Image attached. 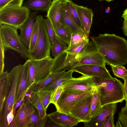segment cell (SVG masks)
Masks as SVG:
<instances>
[{
    "instance_id": "5bb4252c",
    "label": "cell",
    "mask_w": 127,
    "mask_h": 127,
    "mask_svg": "<svg viewBox=\"0 0 127 127\" xmlns=\"http://www.w3.org/2000/svg\"><path fill=\"white\" fill-rule=\"evenodd\" d=\"M67 0H53L46 17L50 21L54 30L60 25L62 17V8Z\"/></svg>"
},
{
    "instance_id": "f5cc1de1",
    "label": "cell",
    "mask_w": 127,
    "mask_h": 127,
    "mask_svg": "<svg viewBox=\"0 0 127 127\" xmlns=\"http://www.w3.org/2000/svg\"><path fill=\"white\" fill-rule=\"evenodd\" d=\"M115 127H123L122 124L118 120L116 123Z\"/></svg>"
},
{
    "instance_id": "30bf717a",
    "label": "cell",
    "mask_w": 127,
    "mask_h": 127,
    "mask_svg": "<svg viewBox=\"0 0 127 127\" xmlns=\"http://www.w3.org/2000/svg\"><path fill=\"white\" fill-rule=\"evenodd\" d=\"M92 77L83 75L69 79L62 85L64 87L63 91L68 92L93 91L95 87Z\"/></svg>"
},
{
    "instance_id": "f546056e",
    "label": "cell",
    "mask_w": 127,
    "mask_h": 127,
    "mask_svg": "<svg viewBox=\"0 0 127 127\" xmlns=\"http://www.w3.org/2000/svg\"><path fill=\"white\" fill-rule=\"evenodd\" d=\"M67 45L56 36L51 47L52 56L55 57L65 51L67 47Z\"/></svg>"
},
{
    "instance_id": "d6a6232c",
    "label": "cell",
    "mask_w": 127,
    "mask_h": 127,
    "mask_svg": "<svg viewBox=\"0 0 127 127\" xmlns=\"http://www.w3.org/2000/svg\"><path fill=\"white\" fill-rule=\"evenodd\" d=\"M114 74L124 79L127 76V70L122 65H110Z\"/></svg>"
},
{
    "instance_id": "ee69618b",
    "label": "cell",
    "mask_w": 127,
    "mask_h": 127,
    "mask_svg": "<svg viewBox=\"0 0 127 127\" xmlns=\"http://www.w3.org/2000/svg\"><path fill=\"white\" fill-rule=\"evenodd\" d=\"M14 105V104L13 105V107L12 109L10 112L7 114V120L9 126L12 122L15 116V114H14L13 111Z\"/></svg>"
},
{
    "instance_id": "ffe728a7",
    "label": "cell",
    "mask_w": 127,
    "mask_h": 127,
    "mask_svg": "<svg viewBox=\"0 0 127 127\" xmlns=\"http://www.w3.org/2000/svg\"><path fill=\"white\" fill-rule=\"evenodd\" d=\"M29 59L23 65V68L17 89L14 105L24 95L28 89V72Z\"/></svg>"
},
{
    "instance_id": "e0dca14e",
    "label": "cell",
    "mask_w": 127,
    "mask_h": 127,
    "mask_svg": "<svg viewBox=\"0 0 127 127\" xmlns=\"http://www.w3.org/2000/svg\"><path fill=\"white\" fill-rule=\"evenodd\" d=\"M75 5L84 31L88 37L94 16L92 10L86 7L76 4Z\"/></svg>"
},
{
    "instance_id": "3957f363",
    "label": "cell",
    "mask_w": 127,
    "mask_h": 127,
    "mask_svg": "<svg viewBox=\"0 0 127 127\" xmlns=\"http://www.w3.org/2000/svg\"><path fill=\"white\" fill-rule=\"evenodd\" d=\"M97 52L96 45L92 41H90L85 47L78 53H70L64 51L53 59L51 73L66 69L73 70L76 64L82 59Z\"/></svg>"
},
{
    "instance_id": "f1b7e54d",
    "label": "cell",
    "mask_w": 127,
    "mask_h": 127,
    "mask_svg": "<svg viewBox=\"0 0 127 127\" xmlns=\"http://www.w3.org/2000/svg\"><path fill=\"white\" fill-rule=\"evenodd\" d=\"M65 5L68 12L73 20L79 27L84 30L79 18L75 4L71 0H67Z\"/></svg>"
},
{
    "instance_id": "60d3db41",
    "label": "cell",
    "mask_w": 127,
    "mask_h": 127,
    "mask_svg": "<svg viewBox=\"0 0 127 127\" xmlns=\"http://www.w3.org/2000/svg\"><path fill=\"white\" fill-rule=\"evenodd\" d=\"M35 92L32 89H28L25 94V97L23 102L25 103H31Z\"/></svg>"
},
{
    "instance_id": "7bdbcfd3",
    "label": "cell",
    "mask_w": 127,
    "mask_h": 127,
    "mask_svg": "<svg viewBox=\"0 0 127 127\" xmlns=\"http://www.w3.org/2000/svg\"><path fill=\"white\" fill-rule=\"evenodd\" d=\"M7 6H13L10 0H0V10Z\"/></svg>"
},
{
    "instance_id": "7a4b0ae2",
    "label": "cell",
    "mask_w": 127,
    "mask_h": 127,
    "mask_svg": "<svg viewBox=\"0 0 127 127\" xmlns=\"http://www.w3.org/2000/svg\"><path fill=\"white\" fill-rule=\"evenodd\" d=\"M97 91L102 106L122 102L125 99L124 84L115 78L104 79L92 77Z\"/></svg>"
},
{
    "instance_id": "277c9868",
    "label": "cell",
    "mask_w": 127,
    "mask_h": 127,
    "mask_svg": "<svg viewBox=\"0 0 127 127\" xmlns=\"http://www.w3.org/2000/svg\"><path fill=\"white\" fill-rule=\"evenodd\" d=\"M23 68V65L19 64L13 67L8 73L5 100L0 112V127H9L7 116L15 104L17 90Z\"/></svg>"
},
{
    "instance_id": "db71d44e",
    "label": "cell",
    "mask_w": 127,
    "mask_h": 127,
    "mask_svg": "<svg viewBox=\"0 0 127 127\" xmlns=\"http://www.w3.org/2000/svg\"><path fill=\"white\" fill-rule=\"evenodd\" d=\"M110 8L109 7H108L105 10V12L106 13H108L110 12Z\"/></svg>"
},
{
    "instance_id": "8992f818",
    "label": "cell",
    "mask_w": 127,
    "mask_h": 127,
    "mask_svg": "<svg viewBox=\"0 0 127 127\" xmlns=\"http://www.w3.org/2000/svg\"><path fill=\"white\" fill-rule=\"evenodd\" d=\"M44 20L41 15L36 17L35 20L38 26V35L34 47L30 53L31 59L40 60L50 56L52 44L46 31Z\"/></svg>"
},
{
    "instance_id": "7c38bea8",
    "label": "cell",
    "mask_w": 127,
    "mask_h": 127,
    "mask_svg": "<svg viewBox=\"0 0 127 127\" xmlns=\"http://www.w3.org/2000/svg\"><path fill=\"white\" fill-rule=\"evenodd\" d=\"M93 93L78 103L70 111L69 115L81 122H89L91 119L90 110Z\"/></svg>"
},
{
    "instance_id": "f907efd6",
    "label": "cell",
    "mask_w": 127,
    "mask_h": 127,
    "mask_svg": "<svg viewBox=\"0 0 127 127\" xmlns=\"http://www.w3.org/2000/svg\"><path fill=\"white\" fill-rule=\"evenodd\" d=\"M9 127H17L15 120V115L13 119L9 125Z\"/></svg>"
},
{
    "instance_id": "816d5d0a",
    "label": "cell",
    "mask_w": 127,
    "mask_h": 127,
    "mask_svg": "<svg viewBox=\"0 0 127 127\" xmlns=\"http://www.w3.org/2000/svg\"><path fill=\"white\" fill-rule=\"evenodd\" d=\"M122 17L124 18V19L127 20V8L123 12Z\"/></svg>"
},
{
    "instance_id": "7dc6e473",
    "label": "cell",
    "mask_w": 127,
    "mask_h": 127,
    "mask_svg": "<svg viewBox=\"0 0 127 127\" xmlns=\"http://www.w3.org/2000/svg\"><path fill=\"white\" fill-rule=\"evenodd\" d=\"M13 6H22L24 0H10Z\"/></svg>"
},
{
    "instance_id": "cb8c5ba5",
    "label": "cell",
    "mask_w": 127,
    "mask_h": 127,
    "mask_svg": "<svg viewBox=\"0 0 127 127\" xmlns=\"http://www.w3.org/2000/svg\"><path fill=\"white\" fill-rule=\"evenodd\" d=\"M47 116L44 119H41L37 110L35 109L30 116L24 127H43L46 122Z\"/></svg>"
},
{
    "instance_id": "4fadbf2b",
    "label": "cell",
    "mask_w": 127,
    "mask_h": 127,
    "mask_svg": "<svg viewBox=\"0 0 127 127\" xmlns=\"http://www.w3.org/2000/svg\"><path fill=\"white\" fill-rule=\"evenodd\" d=\"M117 103H112L102 106L101 110L95 117L91 118L88 122H85V127H102L107 118L116 111Z\"/></svg>"
},
{
    "instance_id": "f6af8a7d",
    "label": "cell",
    "mask_w": 127,
    "mask_h": 127,
    "mask_svg": "<svg viewBox=\"0 0 127 127\" xmlns=\"http://www.w3.org/2000/svg\"><path fill=\"white\" fill-rule=\"evenodd\" d=\"M25 94L22 97L20 100L18 101L14 105L13 108V111L14 114H15L16 113V110L17 108L20 106L22 104L25 98Z\"/></svg>"
},
{
    "instance_id": "d6986e66",
    "label": "cell",
    "mask_w": 127,
    "mask_h": 127,
    "mask_svg": "<svg viewBox=\"0 0 127 127\" xmlns=\"http://www.w3.org/2000/svg\"><path fill=\"white\" fill-rule=\"evenodd\" d=\"M62 11L61 25L65 28L71 34L78 33L86 36L84 31L78 26L71 17L67 10L65 4L62 7Z\"/></svg>"
},
{
    "instance_id": "44dd1931",
    "label": "cell",
    "mask_w": 127,
    "mask_h": 127,
    "mask_svg": "<svg viewBox=\"0 0 127 127\" xmlns=\"http://www.w3.org/2000/svg\"><path fill=\"white\" fill-rule=\"evenodd\" d=\"M52 2L51 0H28L23 6L35 11L47 12Z\"/></svg>"
},
{
    "instance_id": "8fae6325",
    "label": "cell",
    "mask_w": 127,
    "mask_h": 127,
    "mask_svg": "<svg viewBox=\"0 0 127 127\" xmlns=\"http://www.w3.org/2000/svg\"><path fill=\"white\" fill-rule=\"evenodd\" d=\"M74 72L82 75L95 77L104 79L113 78L106 67L93 65H83L77 66L73 69Z\"/></svg>"
},
{
    "instance_id": "83f0119b",
    "label": "cell",
    "mask_w": 127,
    "mask_h": 127,
    "mask_svg": "<svg viewBox=\"0 0 127 127\" xmlns=\"http://www.w3.org/2000/svg\"><path fill=\"white\" fill-rule=\"evenodd\" d=\"M54 31L56 36L66 44L70 45L71 34L63 25H61L56 28Z\"/></svg>"
},
{
    "instance_id": "484cf974",
    "label": "cell",
    "mask_w": 127,
    "mask_h": 127,
    "mask_svg": "<svg viewBox=\"0 0 127 127\" xmlns=\"http://www.w3.org/2000/svg\"><path fill=\"white\" fill-rule=\"evenodd\" d=\"M102 107L98 92L95 88L93 92L91 104V118L96 116L101 111Z\"/></svg>"
},
{
    "instance_id": "4dcf8cb0",
    "label": "cell",
    "mask_w": 127,
    "mask_h": 127,
    "mask_svg": "<svg viewBox=\"0 0 127 127\" xmlns=\"http://www.w3.org/2000/svg\"><path fill=\"white\" fill-rule=\"evenodd\" d=\"M30 103L37 110L40 118L44 119L46 115L43 105L36 92H35Z\"/></svg>"
},
{
    "instance_id": "ba28073f",
    "label": "cell",
    "mask_w": 127,
    "mask_h": 127,
    "mask_svg": "<svg viewBox=\"0 0 127 127\" xmlns=\"http://www.w3.org/2000/svg\"><path fill=\"white\" fill-rule=\"evenodd\" d=\"M30 12V9L24 6L5 7L0 10V24L18 29L28 19Z\"/></svg>"
},
{
    "instance_id": "9a60e30c",
    "label": "cell",
    "mask_w": 127,
    "mask_h": 127,
    "mask_svg": "<svg viewBox=\"0 0 127 127\" xmlns=\"http://www.w3.org/2000/svg\"><path fill=\"white\" fill-rule=\"evenodd\" d=\"M38 13L36 11L31 12L28 19L19 29L20 31L19 35L20 38L24 44L29 48L31 36Z\"/></svg>"
},
{
    "instance_id": "b9f144b4",
    "label": "cell",
    "mask_w": 127,
    "mask_h": 127,
    "mask_svg": "<svg viewBox=\"0 0 127 127\" xmlns=\"http://www.w3.org/2000/svg\"><path fill=\"white\" fill-rule=\"evenodd\" d=\"M112 114L109 116L107 119L102 127H114V115Z\"/></svg>"
},
{
    "instance_id": "836d02e7",
    "label": "cell",
    "mask_w": 127,
    "mask_h": 127,
    "mask_svg": "<svg viewBox=\"0 0 127 127\" xmlns=\"http://www.w3.org/2000/svg\"><path fill=\"white\" fill-rule=\"evenodd\" d=\"M88 38L86 36L79 33H72L71 34L69 45L67 48L72 47L86 40Z\"/></svg>"
},
{
    "instance_id": "4316f807",
    "label": "cell",
    "mask_w": 127,
    "mask_h": 127,
    "mask_svg": "<svg viewBox=\"0 0 127 127\" xmlns=\"http://www.w3.org/2000/svg\"><path fill=\"white\" fill-rule=\"evenodd\" d=\"M65 72V70H64L51 73L46 78L35 84L30 89L36 92L38 90L42 89L52 81L61 76Z\"/></svg>"
},
{
    "instance_id": "52a82bcc",
    "label": "cell",
    "mask_w": 127,
    "mask_h": 127,
    "mask_svg": "<svg viewBox=\"0 0 127 127\" xmlns=\"http://www.w3.org/2000/svg\"><path fill=\"white\" fill-rule=\"evenodd\" d=\"M29 59L28 89L31 88L35 84L46 78L51 73L53 60L50 56L40 60Z\"/></svg>"
},
{
    "instance_id": "ab89813d",
    "label": "cell",
    "mask_w": 127,
    "mask_h": 127,
    "mask_svg": "<svg viewBox=\"0 0 127 127\" xmlns=\"http://www.w3.org/2000/svg\"><path fill=\"white\" fill-rule=\"evenodd\" d=\"M118 120L122 124L123 127H127V109L122 107L119 113Z\"/></svg>"
},
{
    "instance_id": "bcb514c9",
    "label": "cell",
    "mask_w": 127,
    "mask_h": 127,
    "mask_svg": "<svg viewBox=\"0 0 127 127\" xmlns=\"http://www.w3.org/2000/svg\"><path fill=\"white\" fill-rule=\"evenodd\" d=\"M49 118V120H48V122H47V121H46V122H47V124L45 125H46V126H45V127H61L60 125L57 124L56 123L51 120Z\"/></svg>"
},
{
    "instance_id": "681fc988",
    "label": "cell",
    "mask_w": 127,
    "mask_h": 127,
    "mask_svg": "<svg viewBox=\"0 0 127 127\" xmlns=\"http://www.w3.org/2000/svg\"><path fill=\"white\" fill-rule=\"evenodd\" d=\"M122 29L124 35L127 36V20L124 19V21Z\"/></svg>"
},
{
    "instance_id": "2e32d148",
    "label": "cell",
    "mask_w": 127,
    "mask_h": 127,
    "mask_svg": "<svg viewBox=\"0 0 127 127\" xmlns=\"http://www.w3.org/2000/svg\"><path fill=\"white\" fill-rule=\"evenodd\" d=\"M46 116L61 127H72L77 125L80 121L72 116L57 111Z\"/></svg>"
},
{
    "instance_id": "e575fe53",
    "label": "cell",
    "mask_w": 127,
    "mask_h": 127,
    "mask_svg": "<svg viewBox=\"0 0 127 127\" xmlns=\"http://www.w3.org/2000/svg\"><path fill=\"white\" fill-rule=\"evenodd\" d=\"M38 26L37 21L35 20L30 40L29 50L30 53L33 50L36 43L38 35Z\"/></svg>"
},
{
    "instance_id": "6f0895ef",
    "label": "cell",
    "mask_w": 127,
    "mask_h": 127,
    "mask_svg": "<svg viewBox=\"0 0 127 127\" xmlns=\"http://www.w3.org/2000/svg\"><path fill=\"white\" fill-rule=\"evenodd\" d=\"M98 0L100 1L102 0Z\"/></svg>"
},
{
    "instance_id": "603a6c76",
    "label": "cell",
    "mask_w": 127,
    "mask_h": 127,
    "mask_svg": "<svg viewBox=\"0 0 127 127\" xmlns=\"http://www.w3.org/2000/svg\"><path fill=\"white\" fill-rule=\"evenodd\" d=\"M73 72V70L65 72L61 76L52 81L41 89L52 92L56 88L62 85L66 81L72 78V75Z\"/></svg>"
},
{
    "instance_id": "74e56055",
    "label": "cell",
    "mask_w": 127,
    "mask_h": 127,
    "mask_svg": "<svg viewBox=\"0 0 127 127\" xmlns=\"http://www.w3.org/2000/svg\"><path fill=\"white\" fill-rule=\"evenodd\" d=\"M64 87L61 85L56 88L51 94L50 103L54 104L55 105L60 97L63 91Z\"/></svg>"
},
{
    "instance_id": "8d00e7d4",
    "label": "cell",
    "mask_w": 127,
    "mask_h": 127,
    "mask_svg": "<svg viewBox=\"0 0 127 127\" xmlns=\"http://www.w3.org/2000/svg\"><path fill=\"white\" fill-rule=\"evenodd\" d=\"M44 20L46 31L52 45L56 37L54 30L50 21L48 19H44Z\"/></svg>"
},
{
    "instance_id": "c3c4849f",
    "label": "cell",
    "mask_w": 127,
    "mask_h": 127,
    "mask_svg": "<svg viewBox=\"0 0 127 127\" xmlns=\"http://www.w3.org/2000/svg\"><path fill=\"white\" fill-rule=\"evenodd\" d=\"M124 88L126 101L127 99V76L124 79Z\"/></svg>"
},
{
    "instance_id": "5b68a950",
    "label": "cell",
    "mask_w": 127,
    "mask_h": 127,
    "mask_svg": "<svg viewBox=\"0 0 127 127\" xmlns=\"http://www.w3.org/2000/svg\"><path fill=\"white\" fill-rule=\"evenodd\" d=\"M18 29L10 26L0 24V38L5 48L14 50L24 57L31 59L29 49L21 39L18 33Z\"/></svg>"
},
{
    "instance_id": "1f68e13d",
    "label": "cell",
    "mask_w": 127,
    "mask_h": 127,
    "mask_svg": "<svg viewBox=\"0 0 127 127\" xmlns=\"http://www.w3.org/2000/svg\"><path fill=\"white\" fill-rule=\"evenodd\" d=\"M43 105L44 109L46 112L47 108L50 104L52 92L41 89L36 92Z\"/></svg>"
},
{
    "instance_id": "11a10c76",
    "label": "cell",
    "mask_w": 127,
    "mask_h": 127,
    "mask_svg": "<svg viewBox=\"0 0 127 127\" xmlns=\"http://www.w3.org/2000/svg\"><path fill=\"white\" fill-rule=\"evenodd\" d=\"M126 105L125 106V107L126 109H127V99L126 100Z\"/></svg>"
},
{
    "instance_id": "7402d4cb",
    "label": "cell",
    "mask_w": 127,
    "mask_h": 127,
    "mask_svg": "<svg viewBox=\"0 0 127 127\" xmlns=\"http://www.w3.org/2000/svg\"><path fill=\"white\" fill-rule=\"evenodd\" d=\"M106 63V62L103 56L97 52L91 55L82 59L76 64L74 68L77 66L87 64L105 67Z\"/></svg>"
},
{
    "instance_id": "9c48e42d",
    "label": "cell",
    "mask_w": 127,
    "mask_h": 127,
    "mask_svg": "<svg viewBox=\"0 0 127 127\" xmlns=\"http://www.w3.org/2000/svg\"><path fill=\"white\" fill-rule=\"evenodd\" d=\"M93 92H68L63 91L55 105L57 111L69 115L70 111L78 103Z\"/></svg>"
},
{
    "instance_id": "f35d334b",
    "label": "cell",
    "mask_w": 127,
    "mask_h": 127,
    "mask_svg": "<svg viewBox=\"0 0 127 127\" xmlns=\"http://www.w3.org/2000/svg\"><path fill=\"white\" fill-rule=\"evenodd\" d=\"M5 49L1 39L0 38V74L4 72V51Z\"/></svg>"
},
{
    "instance_id": "9f6ffc18",
    "label": "cell",
    "mask_w": 127,
    "mask_h": 127,
    "mask_svg": "<svg viewBox=\"0 0 127 127\" xmlns=\"http://www.w3.org/2000/svg\"><path fill=\"white\" fill-rule=\"evenodd\" d=\"M105 0L108 2H110L111 1H113V0Z\"/></svg>"
},
{
    "instance_id": "6da1fadb",
    "label": "cell",
    "mask_w": 127,
    "mask_h": 127,
    "mask_svg": "<svg viewBox=\"0 0 127 127\" xmlns=\"http://www.w3.org/2000/svg\"><path fill=\"white\" fill-rule=\"evenodd\" d=\"M98 52L109 65L127 64V40L114 34L105 33L91 37Z\"/></svg>"
},
{
    "instance_id": "d590c367",
    "label": "cell",
    "mask_w": 127,
    "mask_h": 127,
    "mask_svg": "<svg viewBox=\"0 0 127 127\" xmlns=\"http://www.w3.org/2000/svg\"><path fill=\"white\" fill-rule=\"evenodd\" d=\"M89 41V38H88L86 40L70 48H67L65 51L70 53H78L85 47Z\"/></svg>"
},
{
    "instance_id": "ac0fdd59",
    "label": "cell",
    "mask_w": 127,
    "mask_h": 127,
    "mask_svg": "<svg viewBox=\"0 0 127 127\" xmlns=\"http://www.w3.org/2000/svg\"><path fill=\"white\" fill-rule=\"evenodd\" d=\"M35 109L31 103H25L23 102L15 114L17 127H24L31 115Z\"/></svg>"
},
{
    "instance_id": "d4e9b609",
    "label": "cell",
    "mask_w": 127,
    "mask_h": 127,
    "mask_svg": "<svg viewBox=\"0 0 127 127\" xmlns=\"http://www.w3.org/2000/svg\"><path fill=\"white\" fill-rule=\"evenodd\" d=\"M8 75L7 71L0 74V112L2 109L5 100Z\"/></svg>"
}]
</instances>
